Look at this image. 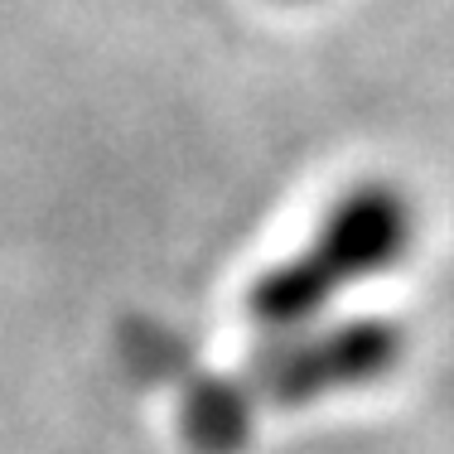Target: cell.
Here are the masks:
<instances>
[{
	"label": "cell",
	"instance_id": "obj_1",
	"mask_svg": "<svg viewBox=\"0 0 454 454\" xmlns=\"http://www.w3.org/2000/svg\"><path fill=\"white\" fill-rule=\"evenodd\" d=\"M416 208L392 184H358L329 208L315 242L300 247L286 266H276L252 290V315L271 329H295L333 305L343 286L392 271L411 252Z\"/></svg>",
	"mask_w": 454,
	"mask_h": 454
},
{
	"label": "cell",
	"instance_id": "obj_2",
	"mask_svg": "<svg viewBox=\"0 0 454 454\" xmlns=\"http://www.w3.org/2000/svg\"><path fill=\"white\" fill-rule=\"evenodd\" d=\"M402 348L406 333L387 319H353L329 333H305L280 358H271V392L280 402H309V396L382 382L402 363Z\"/></svg>",
	"mask_w": 454,
	"mask_h": 454
}]
</instances>
